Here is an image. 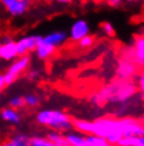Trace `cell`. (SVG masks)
Segmentation results:
<instances>
[{
    "label": "cell",
    "mask_w": 144,
    "mask_h": 146,
    "mask_svg": "<svg viewBox=\"0 0 144 146\" xmlns=\"http://www.w3.org/2000/svg\"><path fill=\"white\" fill-rule=\"evenodd\" d=\"M73 128L85 135H96L103 137L111 145H117L123 138L120 119L115 117H102L95 121L73 119Z\"/></svg>",
    "instance_id": "obj_1"
},
{
    "label": "cell",
    "mask_w": 144,
    "mask_h": 146,
    "mask_svg": "<svg viewBox=\"0 0 144 146\" xmlns=\"http://www.w3.org/2000/svg\"><path fill=\"white\" fill-rule=\"evenodd\" d=\"M137 84L132 80H119L105 85L90 96V103L96 106H102L106 103L123 105L136 96Z\"/></svg>",
    "instance_id": "obj_2"
},
{
    "label": "cell",
    "mask_w": 144,
    "mask_h": 146,
    "mask_svg": "<svg viewBox=\"0 0 144 146\" xmlns=\"http://www.w3.org/2000/svg\"><path fill=\"white\" fill-rule=\"evenodd\" d=\"M37 123L50 130L60 131L63 133L73 129V119L64 111L57 109H43L36 114Z\"/></svg>",
    "instance_id": "obj_3"
},
{
    "label": "cell",
    "mask_w": 144,
    "mask_h": 146,
    "mask_svg": "<svg viewBox=\"0 0 144 146\" xmlns=\"http://www.w3.org/2000/svg\"><path fill=\"white\" fill-rule=\"evenodd\" d=\"M29 65H31V56L29 55L18 56L16 59H14L7 69V71L3 73L7 86L14 84L23 73H25L29 70Z\"/></svg>",
    "instance_id": "obj_4"
},
{
    "label": "cell",
    "mask_w": 144,
    "mask_h": 146,
    "mask_svg": "<svg viewBox=\"0 0 144 146\" xmlns=\"http://www.w3.org/2000/svg\"><path fill=\"white\" fill-rule=\"evenodd\" d=\"M123 57L132 59L138 68L144 70V34H140L134 38L133 46L124 52Z\"/></svg>",
    "instance_id": "obj_5"
},
{
    "label": "cell",
    "mask_w": 144,
    "mask_h": 146,
    "mask_svg": "<svg viewBox=\"0 0 144 146\" xmlns=\"http://www.w3.org/2000/svg\"><path fill=\"white\" fill-rule=\"evenodd\" d=\"M120 125L123 137H139L144 135V122L132 117H122Z\"/></svg>",
    "instance_id": "obj_6"
},
{
    "label": "cell",
    "mask_w": 144,
    "mask_h": 146,
    "mask_svg": "<svg viewBox=\"0 0 144 146\" xmlns=\"http://www.w3.org/2000/svg\"><path fill=\"white\" fill-rule=\"evenodd\" d=\"M137 65L127 57L119 58L116 67V75L119 80H133L138 75Z\"/></svg>",
    "instance_id": "obj_7"
},
{
    "label": "cell",
    "mask_w": 144,
    "mask_h": 146,
    "mask_svg": "<svg viewBox=\"0 0 144 146\" xmlns=\"http://www.w3.org/2000/svg\"><path fill=\"white\" fill-rule=\"evenodd\" d=\"M41 37L42 36L34 34V35L22 36L19 39L16 40V47H17L18 56L29 55L31 52L35 51V49H36L37 44L41 39Z\"/></svg>",
    "instance_id": "obj_8"
},
{
    "label": "cell",
    "mask_w": 144,
    "mask_h": 146,
    "mask_svg": "<svg viewBox=\"0 0 144 146\" xmlns=\"http://www.w3.org/2000/svg\"><path fill=\"white\" fill-rule=\"evenodd\" d=\"M90 33V25L84 19H77L73 22L72 27L69 29V38L74 42H78L84 36Z\"/></svg>",
    "instance_id": "obj_9"
},
{
    "label": "cell",
    "mask_w": 144,
    "mask_h": 146,
    "mask_svg": "<svg viewBox=\"0 0 144 146\" xmlns=\"http://www.w3.org/2000/svg\"><path fill=\"white\" fill-rule=\"evenodd\" d=\"M33 3H34V0H15L5 10L13 17H19L24 15L26 12H29Z\"/></svg>",
    "instance_id": "obj_10"
},
{
    "label": "cell",
    "mask_w": 144,
    "mask_h": 146,
    "mask_svg": "<svg viewBox=\"0 0 144 146\" xmlns=\"http://www.w3.org/2000/svg\"><path fill=\"white\" fill-rule=\"evenodd\" d=\"M18 57V52L16 47V40L0 44V59L4 62H13Z\"/></svg>",
    "instance_id": "obj_11"
},
{
    "label": "cell",
    "mask_w": 144,
    "mask_h": 146,
    "mask_svg": "<svg viewBox=\"0 0 144 146\" xmlns=\"http://www.w3.org/2000/svg\"><path fill=\"white\" fill-rule=\"evenodd\" d=\"M56 51H57V48H55L54 46H52L48 42H46L41 37V39L38 42V44H37V47L34 52H35L36 56L39 59H41V60H46V59L50 58L56 53Z\"/></svg>",
    "instance_id": "obj_12"
},
{
    "label": "cell",
    "mask_w": 144,
    "mask_h": 146,
    "mask_svg": "<svg viewBox=\"0 0 144 146\" xmlns=\"http://www.w3.org/2000/svg\"><path fill=\"white\" fill-rule=\"evenodd\" d=\"M42 38L50 44L54 46L55 48H59L66 42L69 35L65 33L64 31H54V32L43 36Z\"/></svg>",
    "instance_id": "obj_13"
},
{
    "label": "cell",
    "mask_w": 144,
    "mask_h": 146,
    "mask_svg": "<svg viewBox=\"0 0 144 146\" xmlns=\"http://www.w3.org/2000/svg\"><path fill=\"white\" fill-rule=\"evenodd\" d=\"M67 146H90L85 135L78 131H69L65 135Z\"/></svg>",
    "instance_id": "obj_14"
},
{
    "label": "cell",
    "mask_w": 144,
    "mask_h": 146,
    "mask_svg": "<svg viewBox=\"0 0 144 146\" xmlns=\"http://www.w3.org/2000/svg\"><path fill=\"white\" fill-rule=\"evenodd\" d=\"M0 117L10 124H19L21 121V115L18 110H15L11 107H5L0 111Z\"/></svg>",
    "instance_id": "obj_15"
},
{
    "label": "cell",
    "mask_w": 144,
    "mask_h": 146,
    "mask_svg": "<svg viewBox=\"0 0 144 146\" xmlns=\"http://www.w3.org/2000/svg\"><path fill=\"white\" fill-rule=\"evenodd\" d=\"M46 138L50 140V142L54 145H59V146H67V141L65 138V135L63 132L60 131H55V130H50L47 133Z\"/></svg>",
    "instance_id": "obj_16"
},
{
    "label": "cell",
    "mask_w": 144,
    "mask_h": 146,
    "mask_svg": "<svg viewBox=\"0 0 144 146\" xmlns=\"http://www.w3.org/2000/svg\"><path fill=\"white\" fill-rule=\"evenodd\" d=\"M118 146H144V135L139 137H123Z\"/></svg>",
    "instance_id": "obj_17"
},
{
    "label": "cell",
    "mask_w": 144,
    "mask_h": 146,
    "mask_svg": "<svg viewBox=\"0 0 144 146\" xmlns=\"http://www.w3.org/2000/svg\"><path fill=\"white\" fill-rule=\"evenodd\" d=\"M86 138L90 146H112L111 143L103 137H99L96 135H86Z\"/></svg>",
    "instance_id": "obj_18"
},
{
    "label": "cell",
    "mask_w": 144,
    "mask_h": 146,
    "mask_svg": "<svg viewBox=\"0 0 144 146\" xmlns=\"http://www.w3.org/2000/svg\"><path fill=\"white\" fill-rule=\"evenodd\" d=\"M15 146H31V138L24 133H16L11 138Z\"/></svg>",
    "instance_id": "obj_19"
},
{
    "label": "cell",
    "mask_w": 144,
    "mask_h": 146,
    "mask_svg": "<svg viewBox=\"0 0 144 146\" xmlns=\"http://www.w3.org/2000/svg\"><path fill=\"white\" fill-rule=\"evenodd\" d=\"M23 99H24L25 106L29 107V108H36L40 103V99L38 98V95L34 94V93L26 94L25 96H23Z\"/></svg>",
    "instance_id": "obj_20"
},
{
    "label": "cell",
    "mask_w": 144,
    "mask_h": 146,
    "mask_svg": "<svg viewBox=\"0 0 144 146\" xmlns=\"http://www.w3.org/2000/svg\"><path fill=\"white\" fill-rule=\"evenodd\" d=\"M9 107H11L15 110H20L22 108L25 107L24 104V99L23 96H20V95H16L14 98H12L9 102Z\"/></svg>",
    "instance_id": "obj_21"
},
{
    "label": "cell",
    "mask_w": 144,
    "mask_h": 146,
    "mask_svg": "<svg viewBox=\"0 0 144 146\" xmlns=\"http://www.w3.org/2000/svg\"><path fill=\"white\" fill-rule=\"evenodd\" d=\"M54 144L47 139L46 137L36 135L31 138V146H53Z\"/></svg>",
    "instance_id": "obj_22"
},
{
    "label": "cell",
    "mask_w": 144,
    "mask_h": 146,
    "mask_svg": "<svg viewBox=\"0 0 144 146\" xmlns=\"http://www.w3.org/2000/svg\"><path fill=\"white\" fill-rule=\"evenodd\" d=\"M100 28H101L102 33L104 34L105 36L113 37L114 35H115V28H114V26H113L111 22H108V21L102 22Z\"/></svg>",
    "instance_id": "obj_23"
},
{
    "label": "cell",
    "mask_w": 144,
    "mask_h": 146,
    "mask_svg": "<svg viewBox=\"0 0 144 146\" xmlns=\"http://www.w3.org/2000/svg\"><path fill=\"white\" fill-rule=\"evenodd\" d=\"M94 37L92 36L90 34H88V35L83 37L82 39H80L77 44H78L79 48H81V49H88V48H90L94 44Z\"/></svg>",
    "instance_id": "obj_24"
},
{
    "label": "cell",
    "mask_w": 144,
    "mask_h": 146,
    "mask_svg": "<svg viewBox=\"0 0 144 146\" xmlns=\"http://www.w3.org/2000/svg\"><path fill=\"white\" fill-rule=\"evenodd\" d=\"M137 87L139 89L141 98L144 100V70L138 73L137 75Z\"/></svg>",
    "instance_id": "obj_25"
},
{
    "label": "cell",
    "mask_w": 144,
    "mask_h": 146,
    "mask_svg": "<svg viewBox=\"0 0 144 146\" xmlns=\"http://www.w3.org/2000/svg\"><path fill=\"white\" fill-rule=\"evenodd\" d=\"M105 3L107 4L109 7H113V9H118L123 4V0H104Z\"/></svg>",
    "instance_id": "obj_26"
},
{
    "label": "cell",
    "mask_w": 144,
    "mask_h": 146,
    "mask_svg": "<svg viewBox=\"0 0 144 146\" xmlns=\"http://www.w3.org/2000/svg\"><path fill=\"white\" fill-rule=\"evenodd\" d=\"M26 75H27V77H29V78H31V80H35V78H37V77L39 76L40 73H39V71H38V70L34 69V70H31V71H29Z\"/></svg>",
    "instance_id": "obj_27"
},
{
    "label": "cell",
    "mask_w": 144,
    "mask_h": 146,
    "mask_svg": "<svg viewBox=\"0 0 144 146\" xmlns=\"http://www.w3.org/2000/svg\"><path fill=\"white\" fill-rule=\"evenodd\" d=\"M11 40H14L11 35H9V34H4V35H2V36L0 37V44L9 42V41H11Z\"/></svg>",
    "instance_id": "obj_28"
},
{
    "label": "cell",
    "mask_w": 144,
    "mask_h": 146,
    "mask_svg": "<svg viewBox=\"0 0 144 146\" xmlns=\"http://www.w3.org/2000/svg\"><path fill=\"white\" fill-rule=\"evenodd\" d=\"M5 87H7V84H5V80H4L3 73H0V93L3 91V89Z\"/></svg>",
    "instance_id": "obj_29"
},
{
    "label": "cell",
    "mask_w": 144,
    "mask_h": 146,
    "mask_svg": "<svg viewBox=\"0 0 144 146\" xmlns=\"http://www.w3.org/2000/svg\"><path fill=\"white\" fill-rule=\"evenodd\" d=\"M14 1L15 0H0V2H1V4H2V7H3L4 9H7V7H10Z\"/></svg>",
    "instance_id": "obj_30"
},
{
    "label": "cell",
    "mask_w": 144,
    "mask_h": 146,
    "mask_svg": "<svg viewBox=\"0 0 144 146\" xmlns=\"http://www.w3.org/2000/svg\"><path fill=\"white\" fill-rule=\"evenodd\" d=\"M0 146H15V144L11 141V139L10 140H5V141H3V142L0 143Z\"/></svg>",
    "instance_id": "obj_31"
},
{
    "label": "cell",
    "mask_w": 144,
    "mask_h": 146,
    "mask_svg": "<svg viewBox=\"0 0 144 146\" xmlns=\"http://www.w3.org/2000/svg\"><path fill=\"white\" fill-rule=\"evenodd\" d=\"M57 3H60V4H69V3H72L74 2L75 0H55Z\"/></svg>",
    "instance_id": "obj_32"
},
{
    "label": "cell",
    "mask_w": 144,
    "mask_h": 146,
    "mask_svg": "<svg viewBox=\"0 0 144 146\" xmlns=\"http://www.w3.org/2000/svg\"><path fill=\"white\" fill-rule=\"evenodd\" d=\"M124 2L126 3H130V4H134V3H139V2H142L144 0H123Z\"/></svg>",
    "instance_id": "obj_33"
},
{
    "label": "cell",
    "mask_w": 144,
    "mask_h": 146,
    "mask_svg": "<svg viewBox=\"0 0 144 146\" xmlns=\"http://www.w3.org/2000/svg\"><path fill=\"white\" fill-rule=\"evenodd\" d=\"M140 19H141V21H142L144 23V9H143V11H142V13H141Z\"/></svg>",
    "instance_id": "obj_34"
},
{
    "label": "cell",
    "mask_w": 144,
    "mask_h": 146,
    "mask_svg": "<svg viewBox=\"0 0 144 146\" xmlns=\"http://www.w3.org/2000/svg\"><path fill=\"white\" fill-rule=\"evenodd\" d=\"M1 7H2V4H1V2H0V10H1Z\"/></svg>",
    "instance_id": "obj_35"
},
{
    "label": "cell",
    "mask_w": 144,
    "mask_h": 146,
    "mask_svg": "<svg viewBox=\"0 0 144 146\" xmlns=\"http://www.w3.org/2000/svg\"><path fill=\"white\" fill-rule=\"evenodd\" d=\"M0 105H1V99H0Z\"/></svg>",
    "instance_id": "obj_36"
},
{
    "label": "cell",
    "mask_w": 144,
    "mask_h": 146,
    "mask_svg": "<svg viewBox=\"0 0 144 146\" xmlns=\"http://www.w3.org/2000/svg\"><path fill=\"white\" fill-rule=\"evenodd\" d=\"M53 146H59V145H53Z\"/></svg>",
    "instance_id": "obj_37"
}]
</instances>
